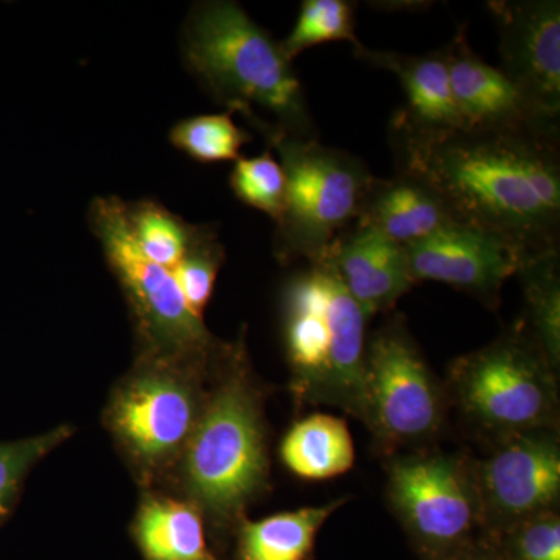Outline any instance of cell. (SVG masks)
<instances>
[{"label": "cell", "mask_w": 560, "mask_h": 560, "mask_svg": "<svg viewBox=\"0 0 560 560\" xmlns=\"http://www.w3.org/2000/svg\"><path fill=\"white\" fill-rule=\"evenodd\" d=\"M499 31L501 70L548 127L560 130L559 0L486 3Z\"/></svg>", "instance_id": "obj_12"}, {"label": "cell", "mask_w": 560, "mask_h": 560, "mask_svg": "<svg viewBox=\"0 0 560 560\" xmlns=\"http://www.w3.org/2000/svg\"><path fill=\"white\" fill-rule=\"evenodd\" d=\"M224 257L226 253L215 230L198 226L189 249L172 270L184 301L198 318L205 319V312L215 289Z\"/></svg>", "instance_id": "obj_26"}, {"label": "cell", "mask_w": 560, "mask_h": 560, "mask_svg": "<svg viewBox=\"0 0 560 560\" xmlns=\"http://www.w3.org/2000/svg\"><path fill=\"white\" fill-rule=\"evenodd\" d=\"M525 294L522 320L559 371L560 364V253L559 248L528 253L517 272Z\"/></svg>", "instance_id": "obj_21"}, {"label": "cell", "mask_w": 560, "mask_h": 560, "mask_svg": "<svg viewBox=\"0 0 560 560\" xmlns=\"http://www.w3.org/2000/svg\"><path fill=\"white\" fill-rule=\"evenodd\" d=\"M268 481L264 390L242 334L224 345L213 364L205 410L165 482L201 512L213 551L226 560L235 529L267 492Z\"/></svg>", "instance_id": "obj_2"}, {"label": "cell", "mask_w": 560, "mask_h": 560, "mask_svg": "<svg viewBox=\"0 0 560 560\" xmlns=\"http://www.w3.org/2000/svg\"><path fill=\"white\" fill-rule=\"evenodd\" d=\"M444 386L431 371L404 316L368 337L359 419L385 455L420 451L440 436L447 420Z\"/></svg>", "instance_id": "obj_9"}, {"label": "cell", "mask_w": 560, "mask_h": 560, "mask_svg": "<svg viewBox=\"0 0 560 560\" xmlns=\"http://www.w3.org/2000/svg\"><path fill=\"white\" fill-rule=\"evenodd\" d=\"M183 57L202 90L228 113L242 114L268 143L318 139L293 61L237 2L194 7L184 25Z\"/></svg>", "instance_id": "obj_3"}, {"label": "cell", "mask_w": 560, "mask_h": 560, "mask_svg": "<svg viewBox=\"0 0 560 560\" xmlns=\"http://www.w3.org/2000/svg\"><path fill=\"white\" fill-rule=\"evenodd\" d=\"M130 533L143 560H221L201 512L162 490H143Z\"/></svg>", "instance_id": "obj_18"}, {"label": "cell", "mask_w": 560, "mask_h": 560, "mask_svg": "<svg viewBox=\"0 0 560 560\" xmlns=\"http://www.w3.org/2000/svg\"><path fill=\"white\" fill-rule=\"evenodd\" d=\"M386 497L419 560H456L485 534L474 460L464 453L393 456Z\"/></svg>", "instance_id": "obj_10"}, {"label": "cell", "mask_w": 560, "mask_h": 560, "mask_svg": "<svg viewBox=\"0 0 560 560\" xmlns=\"http://www.w3.org/2000/svg\"><path fill=\"white\" fill-rule=\"evenodd\" d=\"M323 260L368 318L388 313L416 285L405 246L364 224H350Z\"/></svg>", "instance_id": "obj_15"}, {"label": "cell", "mask_w": 560, "mask_h": 560, "mask_svg": "<svg viewBox=\"0 0 560 560\" xmlns=\"http://www.w3.org/2000/svg\"><path fill=\"white\" fill-rule=\"evenodd\" d=\"M217 359L197 364L138 355L114 386L103 423L143 490L160 489L178 464L205 410Z\"/></svg>", "instance_id": "obj_5"}, {"label": "cell", "mask_w": 560, "mask_h": 560, "mask_svg": "<svg viewBox=\"0 0 560 560\" xmlns=\"http://www.w3.org/2000/svg\"><path fill=\"white\" fill-rule=\"evenodd\" d=\"M559 371L522 319L448 368V405L490 444L530 431L558 430Z\"/></svg>", "instance_id": "obj_6"}, {"label": "cell", "mask_w": 560, "mask_h": 560, "mask_svg": "<svg viewBox=\"0 0 560 560\" xmlns=\"http://www.w3.org/2000/svg\"><path fill=\"white\" fill-rule=\"evenodd\" d=\"M90 223L127 298L138 335V355L212 363L224 342L210 334L205 319L190 312L172 271L140 253L128 230L125 202L116 197L97 198L91 206Z\"/></svg>", "instance_id": "obj_7"}, {"label": "cell", "mask_w": 560, "mask_h": 560, "mask_svg": "<svg viewBox=\"0 0 560 560\" xmlns=\"http://www.w3.org/2000/svg\"><path fill=\"white\" fill-rule=\"evenodd\" d=\"M353 55L374 68L388 70L399 80L405 106L394 114L393 130L438 135L463 128L453 101L444 47L425 55H407L361 46Z\"/></svg>", "instance_id": "obj_16"}, {"label": "cell", "mask_w": 560, "mask_h": 560, "mask_svg": "<svg viewBox=\"0 0 560 560\" xmlns=\"http://www.w3.org/2000/svg\"><path fill=\"white\" fill-rule=\"evenodd\" d=\"M497 539L508 560H560L559 511L534 515Z\"/></svg>", "instance_id": "obj_28"}, {"label": "cell", "mask_w": 560, "mask_h": 560, "mask_svg": "<svg viewBox=\"0 0 560 560\" xmlns=\"http://www.w3.org/2000/svg\"><path fill=\"white\" fill-rule=\"evenodd\" d=\"M451 210L436 191L410 173L372 178L357 223L381 232L401 246L430 237L452 223Z\"/></svg>", "instance_id": "obj_17"}, {"label": "cell", "mask_w": 560, "mask_h": 560, "mask_svg": "<svg viewBox=\"0 0 560 560\" xmlns=\"http://www.w3.org/2000/svg\"><path fill=\"white\" fill-rule=\"evenodd\" d=\"M482 526L499 537L512 526L558 510L560 441L558 430L530 431L492 442L486 458L474 459Z\"/></svg>", "instance_id": "obj_11"}, {"label": "cell", "mask_w": 560, "mask_h": 560, "mask_svg": "<svg viewBox=\"0 0 560 560\" xmlns=\"http://www.w3.org/2000/svg\"><path fill=\"white\" fill-rule=\"evenodd\" d=\"M125 217L140 253L168 271L183 259L198 230L154 201L125 202Z\"/></svg>", "instance_id": "obj_22"}, {"label": "cell", "mask_w": 560, "mask_h": 560, "mask_svg": "<svg viewBox=\"0 0 560 560\" xmlns=\"http://www.w3.org/2000/svg\"><path fill=\"white\" fill-rule=\"evenodd\" d=\"M396 172L436 191L453 220L526 253L559 248V138L529 130L411 135L390 128Z\"/></svg>", "instance_id": "obj_1"}, {"label": "cell", "mask_w": 560, "mask_h": 560, "mask_svg": "<svg viewBox=\"0 0 560 560\" xmlns=\"http://www.w3.org/2000/svg\"><path fill=\"white\" fill-rule=\"evenodd\" d=\"M270 145L287 183L285 206L276 221V259L313 264L359 219L374 175L360 158L318 139L279 138Z\"/></svg>", "instance_id": "obj_8"}, {"label": "cell", "mask_w": 560, "mask_h": 560, "mask_svg": "<svg viewBox=\"0 0 560 560\" xmlns=\"http://www.w3.org/2000/svg\"><path fill=\"white\" fill-rule=\"evenodd\" d=\"M279 456L294 477L327 481L352 469L355 445L345 419L313 412L290 427L280 442Z\"/></svg>", "instance_id": "obj_20"}, {"label": "cell", "mask_w": 560, "mask_h": 560, "mask_svg": "<svg viewBox=\"0 0 560 560\" xmlns=\"http://www.w3.org/2000/svg\"><path fill=\"white\" fill-rule=\"evenodd\" d=\"M250 136L234 124L231 113L205 114L180 120L171 131V142L191 160L212 162L237 161Z\"/></svg>", "instance_id": "obj_25"}, {"label": "cell", "mask_w": 560, "mask_h": 560, "mask_svg": "<svg viewBox=\"0 0 560 560\" xmlns=\"http://www.w3.org/2000/svg\"><path fill=\"white\" fill-rule=\"evenodd\" d=\"M456 560H508L497 537L482 534L480 539L467 548Z\"/></svg>", "instance_id": "obj_29"}, {"label": "cell", "mask_w": 560, "mask_h": 560, "mask_svg": "<svg viewBox=\"0 0 560 560\" xmlns=\"http://www.w3.org/2000/svg\"><path fill=\"white\" fill-rule=\"evenodd\" d=\"M355 10L348 0H304L293 31L280 43L287 58L294 61L302 51L337 40L359 50L364 44L357 36Z\"/></svg>", "instance_id": "obj_23"}, {"label": "cell", "mask_w": 560, "mask_h": 560, "mask_svg": "<svg viewBox=\"0 0 560 560\" xmlns=\"http://www.w3.org/2000/svg\"><path fill=\"white\" fill-rule=\"evenodd\" d=\"M75 429L60 425L47 433L0 442V528L13 515L33 467L65 444Z\"/></svg>", "instance_id": "obj_24"}, {"label": "cell", "mask_w": 560, "mask_h": 560, "mask_svg": "<svg viewBox=\"0 0 560 560\" xmlns=\"http://www.w3.org/2000/svg\"><path fill=\"white\" fill-rule=\"evenodd\" d=\"M280 313L298 407L330 405L359 419L370 318L326 260L287 279Z\"/></svg>", "instance_id": "obj_4"}, {"label": "cell", "mask_w": 560, "mask_h": 560, "mask_svg": "<svg viewBox=\"0 0 560 560\" xmlns=\"http://www.w3.org/2000/svg\"><path fill=\"white\" fill-rule=\"evenodd\" d=\"M348 499L242 521L232 539V560H313L319 530Z\"/></svg>", "instance_id": "obj_19"}, {"label": "cell", "mask_w": 560, "mask_h": 560, "mask_svg": "<svg viewBox=\"0 0 560 560\" xmlns=\"http://www.w3.org/2000/svg\"><path fill=\"white\" fill-rule=\"evenodd\" d=\"M453 101L464 130H529L559 138L560 130L539 119L528 101L500 68L471 49L466 25L444 47Z\"/></svg>", "instance_id": "obj_14"}, {"label": "cell", "mask_w": 560, "mask_h": 560, "mask_svg": "<svg viewBox=\"0 0 560 560\" xmlns=\"http://www.w3.org/2000/svg\"><path fill=\"white\" fill-rule=\"evenodd\" d=\"M231 189L249 208L267 213L272 221L282 217L285 206V173L270 151L256 158H238L231 173Z\"/></svg>", "instance_id": "obj_27"}, {"label": "cell", "mask_w": 560, "mask_h": 560, "mask_svg": "<svg viewBox=\"0 0 560 560\" xmlns=\"http://www.w3.org/2000/svg\"><path fill=\"white\" fill-rule=\"evenodd\" d=\"M405 250L412 282L445 283L490 308L499 307L504 283L517 276L528 254L503 235L459 221Z\"/></svg>", "instance_id": "obj_13"}]
</instances>
